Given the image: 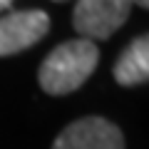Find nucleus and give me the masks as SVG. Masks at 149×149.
I'll return each mask as SVG.
<instances>
[{
    "label": "nucleus",
    "instance_id": "1",
    "mask_svg": "<svg viewBox=\"0 0 149 149\" xmlns=\"http://www.w3.org/2000/svg\"><path fill=\"white\" fill-rule=\"evenodd\" d=\"M97 60H100V50L92 40L85 37L67 40L42 60L37 72L40 87L52 97L70 95L90 80V74L97 67Z\"/></svg>",
    "mask_w": 149,
    "mask_h": 149
},
{
    "label": "nucleus",
    "instance_id": "8",
    "mask_svg": "<svg viewBox=\"0 0 149 149\" xmlns=\"http://www.w3.org/2000/svg\"><path fill=\"white\" fill-rule=\"evenodd\" d=\"M55 3H65V0H55Z\"/></svg>",
    "mask_w": 149,
    "mask_h": 149
},
{
    "label": "nucleus",
    "instance_id": "5",
    "mask_svg": "<svg viewBox=\"0 0 149 149\" xmlns=\"http://www.w3.org/2000/svg\"><path fill=\"white\" fill-rule=\"evenodd\" d=\"M114 80L122 87L149 82V32L134 37L114 62Z\"/></svg>",
    "mask_w": 149,
    "mask_h": 149
},
{
    "label": "nucleus",
    "instance_id": "4",
    "mask_svg": "<svg viewBox=\"0 0 149 149\" xmlns=\"http://www.w3.org/2000/svg\"><path fill=\"white\" fill-rule=\"evenodd\" d=\"M50 30V17L42 10H17L0 17V57L22 52L40 42Z\"/></svg>",
    "mask_w": 149,
    "mask_h": 149
},
{
    "label": "nucleus",
    "instance_id": "6",
    "mask_svg": "<svg viewBox=\"0 0 149 149\" xmlns=\"http://www.w3.org/2000/svg\"><path fill=\"white\" fill-rule=\"evenodd\" d=\"M134 5H142L144 10H149V0H134Z\"/></svg>",
    "mask_w": 149,
    "mask_h": 149
},
{
    "label": "nucleus",
    "instance_id": "7",
    "mask_svg": "<svg viewBox=\"0 0 149 149\" xmlns=\"http://www.w3.org/2000/svg\"><path fill=\"white\" fill-rule=\"evenodd\" d=\"M13 0H0V10H5V8H10Z\"/></svg>",
    "mask_w": 149,
    "mask_h": 149
},
{
    "label": "nucleus",
    "instance_id": "3",
    "mask_svg": "<svg viewBox=\"0 0 149 149\" xmlns=\"http://www.w3.org/2000/svg\"><path fill=\"white\" fill-rule=\"evenodd\" d=\"M52 149H124V137L104 117H82L57 134Z\"/></svg>",
    "mask_w": 149,
    "mask_h": 149
},
{
    "label": "nucleus",
    "instance_id": "2",
    "mask_svg": "<svg viewBox=\"0 0 149 149\" xmlns=\"http://www.w3.org/2000/svg\"><path fill=\"white\" fill-rule=\"evenodd\" d=\"M134 0H77L72 25L85 40H107L127 22Z\"/></svg>",
    "mask_w": 149,
    "mask_h": 149
}]
</instances>
